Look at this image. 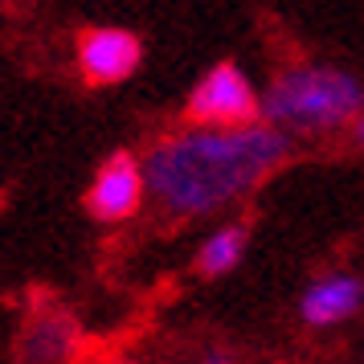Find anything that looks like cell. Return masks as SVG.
I'll return each instance as SVG.
<instances>
[{
  "mask_svg": "<svg viewBox=\"0 0 364 364\" xmlns=\"http://www.w3.org/2000/svg\"><path fill=\"white\" fill-rule=\"evenodd\" d=\"M291 156V135L266 119L246 127H200L160 135L144 151L148 200L160 217L193 221L258 193Z\"/></svg>",
  "mask_w": 364,
  "mask_h": 364,
  "instance_id": "cell-1",
  "label": "cell"
},
{
  "mask_svg": "<svg viewBox=\"0 0 364 364\" xmlns=\"http://www.w3.org/2000/svg\"><path fill=\"white\" fill-rule=\"evenodd\" d=\"M364 115V78L344 66L295 62L282 66L262 90V119L270 127L295 135H336L352 132Z\"/></svg>",
  "mask_w": 364,
  "mask_h": 364,
  "instance_id": "cell-2",
  "label": "cell"
},
{
  "mask_svg": "<svg viewBox=\"0 0 364 364\" xmlns=\"http://www.w3.org/2000/svg\"><path fill=\"white\" fill-rule=\"evenodd\" d=\"M184 119L200 127H246L262 119V90L250 82L237 62H217L188 90Z\"/></svg>",
  "mask_w": 364,
  "mask_h": 364,
  "instance_id": "cell-3",
  "label": "cell"
},
{
  "mask_svg": "<svg viewBox=\"0 0 364 364\" xmlns=\"http://www.w3.org/2000/svg\"><path fill=\"white\" fill-rule=\"evenodd\" d=\"M148 205V176H144V156L132 151H115L107 156L95 172V181L86 188V213L102 221V225H115L127 221Z\"/></svg>",
  "mask_w": 364,
  "mask_h": 364,
  "instance_id": "cell-4",
  "label": "cell"
},
{
  "mask_svg": "<svg viewBox=\"0 0 364 364\" xmlns=\"http://www.w3.org/2000/svg\"><path fill=\"white\" fill-rule=\"evenodd\" d=\"M74 53H78V74L86 78V86H119L139 70L144 41L119 25H90L78 33Z\"/></svg>",
  "mask_w": 364,
  "mask_h": 364,
  "instance_id": "cell-5",
  "label": "cell"
},
{
  "mask_svg": "<svg viewBox=\"0 0 364 364\" xmlns=\"http://www.w3.org/2000/svg\"><path fill=\"white\" fill-rule=\"evenodd\" d=\"M364 307V279L348 274V270H331L307 282V291L299 295V319L307 328H336L348 323L352 315H360Z\"/></svg>",
  "mask_w": 364,
  "mask_h": 364,
  "instance_id": "cell-6",
  "label": "cell"
},
{
  "mask_svg": "<svg viewBox=\"0 0 364 364\" xmlns=\"http://www.w3.org/2000/svg\"><path fill=\"white\" fill-rule=\"evenodd\" d=\"M78 348V328L62 307H41L21 328L17 356L29 364H70Z\"/></svg>",
  "mask_w": 364,
  "mask_h": 364,
  "instance_id": "cell-7",
  "label": "cell"
},
{
  "mask_svg": "<svg viewBox=\"0 0 364 364\" xmlns=\"http://www.w3.org/2000/svg\"><path fill=\"white\" fill-rule=\"evenodd\" d=\"M246 250H250V225L246 221H225L197 246V270L205 279H221V274L242 266Z\"/></svg>",
  "mask_w": 364,
  "mask_h": 364,
  "instance_id": "cell-8",
  "label": "cell"
},
{
  "mask_svg": "<svg viewBox=\"0 0 364 364\" xmlns=\"http://www.w3.org/2000/svg\"><path fill=\"white\" fill-rule=\"evenodd\" d=\"M197 364H233V360L225 356V352H209V356H200Z\"/></svg>",
  "mask_w": 364,
  "mask_h": 364,
  "instance_id": "cell-9",
  "label": "cell"
},
{
  "mask_svg": "<svg viewBox=\"0 0 364 364\" xmlns=\"http://www.w3.org/2000/svg\"><path fill=\"white\" fill-rule=\"evenodd\" d=\"M352 139H356V148L364 151V115L356 119V123H352Z\"/></svg>",
  "mask_w": 364,
  "mask_h": 364,
  "instance_id": "cell-10",
  "label": "cell"
},
{
  "mask_svg": "<svg viewBox=\"0 0 364 364\" xmlns=\"http://www.w3.org/2000/svg\"><path fill=\"white\" fill-rule=\"evenodd\" d=\"M13 364H29V360H13Z\"/></svg>",
  "mask_w": 364,
  "mask_h": 364,
  "instance_id": "cell-11",
  "label": "cell"
}]
</instances>
